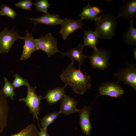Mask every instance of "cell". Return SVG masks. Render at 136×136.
Instances as JSON below:
<instances>
[{
	"label": "cell",
	"mask_w": 136,
	"mask_h": 136,
	"mask_svg": "<svg viewBox=\"0 0 136 136\" xmlns=\"http://www.w3.org/2000/svg\"><path fill=\"white\" fill-rule=\"evenodd\" d=\"M0 16H1V15H0Z\"/></svg>",
	"instance_id": "4dcf8cb0"
},
{
	"label": "cell",
	"mask_w": 136,
	"mask_h": 136,
	"mask_svg": "<svg viewBox=\"0 0 136 136\" xmlns=\"http://www.w3.org/2000/svg\"><path fill=\"white\" fill-rule=\"evenodd\" d=\"M30 22L35 25L38 24H45L52 26L60 24L63 20L60 19L58 15L48 13L42 16L37 18H29Z\"/></svg>",
	"instance_id": "9a60e30c"
},
{
	"label": "cell",
	"mask_w": 136,
	"mask_h": 136,
	"mask_svg": "<svg viewBox=\"0 0 136 136\" xmlns=\"http://www.w3.org/2000/svg\"><path fill=\"white\" fill-rule=\"evenodd\" d=\"M91 108L89 107H84L80 110V124L83 132L86 136L90 135L92 126L89 120Z\"/></svg>",
	"instance_id": "e0dca14e"
},
{
	"label": "cell",
	"mask_w": 136,
	"mask_h": 136,
	"mask_svg": "<svg viewBox=\"0 0 136 136\" xmlns=\"http://www.w3.org/2000/svg\"><path fill=\"white\" fill-rule=\"evenodd\" d=\"M4 79L5 84L2 90L4 94L7 97L8 96V85L9 82L6 77H4Z\"/></svg>",
	"instance_id": "4316f807"
},
{
	"label": "cell",
	"mask_w": 136,
	"mask_h": 136,
	"mask_svg": "<svg viewBox=\"0 0 136 136\" xmlns=\"http://www.w3.org/2000/svg\"><path fill=\"white\" fill-rule=\"evenodd\" d=\"M85 47L83 44H79L77 47L69 50L66 53L61 52V55L69 57L72 63H73L75 61H77L79 64V69L80 70L81 66L83 63L84 60L89 57L86 56L83 53V51Z\"/></svg>",
	"instance_id": "7c38bea8"
},
{
	"label": "cell",
	"mask_w": 136,
	"mask_h": 136,
	"mask_svg": "<svg viewBox=\"0 0 136 136\" xmlns=\"http://www.w3.org/2000/svg\"><path fill=\"white\" fill-rule=\"evenodd\" d=\"M33 3L30 0H23L18 1L15 4V6L22 9L31 11Z\"/></svg>",
	"instance_id": "484cf974"
},
{
	"label": "cell",
	"mask_w": 136,
	"mask_h": 136,
	"mask_svg": "<svg viewBox=\"0 0 136 136\" xmlns=\"http://www.w3.org/2000/svg\"><path fill=\"white\" fill-rule=\"evenodd\" d=\"M40 131H39V136H49L47 133V129H46L40 127Z\"/></svg>",
	"instance_id": "f1b7e54d"
},
{
	"label": "cell",
	"mask_w": 136,
	"mask_h": 136,
	"mask_svg": "<svg viewBox=\"0 0 136 136\" xmlns=\"http://www.w3.org/2000/svg\"><path fill=\"white\" fill-rule=\"evenodd\" d=\"M23 37L24 43L20 58L21 61L27 59L33 52L39 50L35 39L33 37L32 33H29L26 31L25 36Z\"/></svg>",
	"instance_id": "8fae6325"
},
{
	"label": "cell",
	"mask_w": 136,
	"mask_h": 136,
	"mask_svg": "<svg viewBox=\"0 0 136 136\" xmlns=\"http://www.w3.org/2000/svg\"><path fill=\"white\" fill-rule=\"evenodd\" d=\"M35 40L39 50L44 51L48 57L57 52L61 53L57 47V40L51 33H49Z\"/></svg>",
	"instance_id": "277c9868"
},
{
	"label": "cell",
	"mask_w": 136,
	"mask_h": 136,
	"mask_svg": "<svg viewBox=\"0 0 136 136\" xmlns=\"http://www.w3.org/2000/svg\"><path fill=\"white\" fill-rule=\"evenodd\" d=\"M27 88V95L25 98L20 99V101L25 102L26 105L29 108L34 118L38 120V115L39 114L40 106L42 96L38 95L35 92L36 87L31 86L28 83L26 86Z\"/></svg>",
	"instance_id": "3957f363"
},
{
	"label": "cell",
	"mask_w": 136,
	"mask_h": 136,
	"mask_svg": "<svg viewBox=\"0 0 136 136\" xmlns=\"http://www.w3.org/2000/svg\"><path fill=\"white\" fill-rule=\"evenodd\" d=\"M0 14L1 15L8 16L13 19L17 15L15 12L10 7L4 4L1 7Z\"/></svg>",
	"instance_id": "cb8c5ba5"
},
{
	"label": "cell",
	"mask_w": 136,
	"mask_h": 136,
	"mask_svg": "<svg viewBox=\"0 0 136 136\" xmlns=\"http://www.w3.org/2000/svg\"><path fill=\"white\" fill-rule=\"evenodd\" d=\"M14 89L10 82L8 85V96L11 99L13 100V97L15 95Z\"/></svg>",
	"instance_id": "83f0119b"
},
{
	"label": "cell",
	"mask_w": 136,
	"mask_h": 136,
	"mask_svg": "<svg viewBox=\"0 0 136 136\" xmlns=\"http://www.w3.org/2000/svg\"><path fill=\"white\" fill-rule=\"evenodd\" d=\"M117 18L110 14L104 13L95 21V31L101 39H111L115 35Z\"/></svg>",
	"instance_id": "7a4b0ae2"
},
{
	"label": "cell",
	"mask_w": 136,
	"mask_h": 136,
	"mask_svg": "<svg viewBox=\"0 0 136 136\" xmlns=\"http://www.w3.org/2000/svg\"><path fill=\"white\" fill-rule=\"evenodd\" d=\"M36 6V10L39 12H42L45 14L48 13V10L51 6L47 0H39L36 1V2L33 3Z\"/></svg>",
	"instance_id": "603a6c76"
},
{
	"label": "cell",
	"mask_w": 136,
	"mask_h": 136,
	"mask_svg": "<svg viewBox=\"0 0 136 136\" xmlns=\"http://www.w3.org/2000/svg\"><path fill=\"white\" fill-rule=\"evenodd\" d=\"M118 83L117 81L103 83L98 88L99 95H106L116 98L121 97L124 94L125 91L123 88L118 84Z\"/></svg>",
	"instance_id": "ba28073f"
},
{
	"label": "cell",
	"mask_w": 136,
	"mask_h": 136,
	"mask_svg": "<svg viewBox=\"0 0 136 136\" xmlns=\"http://www.w3.org/2000/svg\"><path fill=\"white\" fill-rule=\"evenodd\" d=\"M60 77L65 86H70L73 91L78 94H83L91 86L90 77L83 74L80 70L76 69L73 63L71 62Z\"/></svg>",
	"instance_id": "6da1fadb"
},
{
	"label": "cell",
	"mask_w": 136,
	"mask_h": 136,
	"mask_svg": "<svg viewBox=\"0 0 136 136\" xmlns=\"http://www.w3.org/2000/svg\"><path fill=\"white\" fill-rule=\"evenodd\" d=\"M81 21L80 19L75 20L66 18L63 19L60 24L61 27L59 32L63 40L66 39L69 35L76 30L80 28L83 29V24Z\"/></svg>",
	"instance_id": "9c48e42d"
},
{
	"label": "cell",
	"mask_w": 136,
	"mask_h": 136,
	"mask_svg": "<svg viewBox=\"0 0 136 136\" xmlns=\"http://www.w3.org/2000/svg\"><path fill=\"white\" fill-rule=\"evenodd\" d=\"M59 114V112H56L51 113H48L41 119V124L42 128L47 129L48 126L53 122L58 117Z\"/></svg>",
	"instance_id": "7402d4cb"
},
{
	"label": "cell",
	"mask_w": 136,
	"mask_h": 136,
	"mask_svg": "<svg viewBox=\"0 0 136 136\" xmlns=\"http://www.w3.org/2000/svg\"><path fill=\"white\" fill-rule=\"evenodd\" d=\"M65 87H58L48 91L45 97L47 102L51 105L61 100L66 94Z\"/></svg>",
	"instance_id": "ac0fdd59"
},
{
	"label": "cell",
	"mask_w": 136,
	"mask_h": 136,
	"mask_svg": "<svg viewBox=\"0 0 136 136\" xmlns=\"http://www.w3.org/2000/svg\"><path fill=\"white\" fill-rule=\"evenodd\" d=\"M85 33L83 37L84 44L85 46H88L92 47L94 51L98 49L96 46L99 42V38L97 33L95 31L89 29L86 31L84 30Z\"/></svg>",
	"instance_id": "d6986e66"
},
{
	"label": "cell",
	"mask_w": 136,
	"mask_h": 136,
	"mask_svg": "<svg viewBox=\"0 0 136 136\" xmlns=\"http://www.w3.org/2000/svg\"><path fill=\"white\" fill-rule=\"evenodd\" d=\"M7 98L0 89V134L7 125L9 107Z\"/></svg>",
	"instance_id": "4fadbf2b"
},
{
	"label": "cell",
	"mask_w": 136,
	"mask_h": 136,
	"mask_svg": "<svg viewBox=\"0 0 136 136\" xmlns=\"http://www.w3.org/2000/svg\"><path fill=\"white\" fill-rule=\"evenodd\" d=\"M23 39L19 35L17 32L4 27L0 33V54L8 53L16 40Z\"/></svg>",
	"instance_id": "5b68a950"
},
{
	"label": "cell",
	"mask_w": 136,
	"mask_h": 136,
	"mask_svg": "<svg viewBox=\"0 0 136 136\" xmlns=\"http://www.w3.org/2000/svg\"><path fill=\"white\" fill-rule=\"evenodd\" d=\"M14 77V80L11 83L14 89L23 86H26L29 83L27 80L22 78L17 74H15Z\"/></svg>",
	"instance_id": "d4e9b609"
},
{
	"label": "cell",
	"mask_w": 136,
	"mask_h": 136,
	"mask_svg": "<svg viewBox=\"0 0 136 136\" xmlns=\"http://www.w3.org/2000/svg\"><path fill=\"white\" fill-rule=\"evenodd\" d=\"M123 5L120 7L118 12L117 18L121 17L130 21L136 19V0H130L127 2L123 1Z\"/></svg>",
	"instance_id": "30bf717a"
},
{
	"label": "cell",
	"mask_w": 136,
	"mask_h": 136,
	"mask_svg": "<svg viewBox=\"0 0 136 136\" xmlns=\"http://www.w3.org/2000/svg\"><path fill=\"white\" fill-rule=\"evenodd\" d=\"M39 132L36 125L32 123L19 132L11 136H39Z\"/></svg>",
	"instance_id": "44dd1931"
},
{
	"label": "cell",
	"mask_w": 136,
	"mask_h": 136,
	"mask_svg": "<svg viewBox=\"0 0 136 136\" xmlns=\"http://www.w3.org/2000/svg\"><path fill=\"white\" fill-rule=\"evenodd\" d=\"M88 4L84 7L79 16L80 19L91 20L94 21L99 18L104 13L103 10L95 6H92L88 1Z\"/></svg>",
	"instance_id": "2e32d148"
},
{
	"label": "cell",
	"mask_w": 136,
	"mask_h": 136,
	"mask_svg": "<svg viewBox=\"0 0 136 136\" xmlns=\"http://www.w3.org/2000/svg\"><path fill=\"white\" fill-rule=\"evenodd\" d=\"M118 82L121 81L125 84L129 85L136 91V65L134 63H129L119 72L114 74Z\"/></svg>",
	"instance_id": "8992f818"
},
{
	"label": "cell",
	"mask_w": 136,
	"mask_h": 136,
	"mask_svg": "<svg viewBox=\"0 0 136 136\" xmlns=\"http://www.w3.org/2000/svg\"><path fill=\"white\" fill-rule=\"evenodd\" d=\"M61 101L60 110L58 112L60 114L69 115L76 112L79 113L80 110L77 108V102L74 98L65 94Z\"/></svg>",
	"instance_id": "5bb4252c"
},
{
	"label": "cell",
	"mask_w": 136,
	"mask_h": 136,
	"mask_svg": "<svg viewBox=\"0 0 136 136\" xmlns=\"http://www.w3.org/2000/svg\"><path fill=\"white\" fill-rule=\"evenodd\" d=\"M133 57L134 59L136 60V48H135L134 49L133 51Z\"/></svg>",
	"instance_id": "f546056e"
},
{
	"label": "cell",
	"mask_w": 136,
	"mask_h": 136,
	"mask_svg": "<svg viewBox=\"0 0 136 136\" xmlns=\"http://www.w3.org/2000/svg\"><path fill=\"white\" fill-rule=\"evenodd\" d=\"M110 53V51L105 49L94 50L89 57L91 66L102 70L107 69L109 65Z\"/></svg>",
	"instance_id": "52a82bcc"
},
{
	"label": "cell",
	"mask_w": 136,
	"mask_h": 136,
	"mask_svg": "<svg viewBox=\"0 0 136 136\" xmlns=\"http://www.w3.org/2000/svg\"><path fill=\"white\" fill-rule=\"evenodd\" d=\"M133 21H130V27L123 35V39L127 45H136V28L133 25Z\"/></svg>",
	"instance_id": "ffe728a7"
}]
</instances>
